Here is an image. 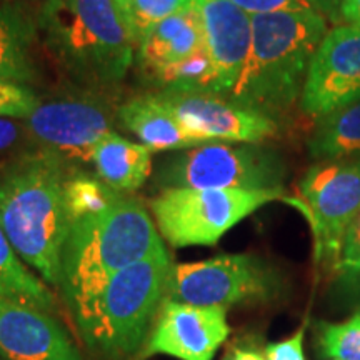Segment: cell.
Instances as JSON below:
<instances>
[{"label":"cell","instance_id":"cell-1","mask_svg":"<svg viewBox=\"0 0 360 360\" xmlns=\"http://www.w3.org/2000/svg\"><path fill=\"white\" fill-rule=\"evenodd\" d=\"M67 162L42 148L0 170V227L13 250L47 285H60L62 254L70 232Z\"/></svg>","mask_w":360,"mask_h":360},{"label":"cell","instance_id":"cell-2","mask_svg":"<svg viewBox=\"0 0 360 360\" xmlns=\"http://www.w3.org/2000/svg\"><path fill=\"white\" fill-rule=\"evenodd\" d=\"M250 17L249 56L227 98L276 120L300 102L310 62L328 32V20L315 11Z\"/></svg>","mask_w":360,"mask_h":360},{"label":"cell","instance_id":"cell-3","mask_svg":"<svg viewBox=\"0 0 360 360\" xmlns=\"http://www.w3.org/2000/svg\"><path fill=\"white\" fill-rule=\"evenodd\" d=\"M165 247L143 204L129 193L97 212L72 220L64 254L60 285L72 314L120 270L150 257Z\"/></svg>","mask_w":360,"mask_h":360},{"label":"cell","instance_id":"cell-4","mask_svg":"<svg viewBox=\"0 0 360 360\" xmlns=\"http://www.w3.org/2000/svg\"><path fill=\"white\" fill-rule=\"evenodd\" d=\"M37 22L49 51L85 85L120 84L137 53L115 0H45Z\"/></svg>","mask_w":360,"mask_h":360},{"label":"cell","instance_id":"cell-5","mask_svg":"<svg viewBox=\"0 0 360 360\" xmlns=\"http://www.w3.org/2000/svg\"><path fill=\"white\" fill-rule=\"evenodd\" d=\"M172 270L165 247L120 270L74 314L80 335L94 352L110 360L134 355L154 328Z\"/></svg>","mask_w":360,"mask_h":360},{"label":"cell","instance_id":"cell-6","mask_svg":"<svg viewBox=\"0 0 360 360\" xmlns=\"http://www.w3.org/2000/svg\"><path fill=\"white\" fill-rule=\"evenodd\" d=\"M278 199L283 188H162L148 207L157 231L172 247L215 245L245 217Z\"/></svg>","mask_w":360,"mask_h":360},{"label":"cell","instance_id":"cell-7","mask_svg":"<svg viewBox=\"0 0 360 360\" xmlns=\"http://www.w3.org/2000/svg\"><path fill=\"white\" fill-rule=\"evenodd\" d=\"M282 157L260 143L209 142L170 157L155 174L160 188H282Z\"/></svg>","mask_w":360,"mask_h":360},{"label":"cell","instance_id":"cell-8","mask_svg":"<svg viewBox=\"0 0 360 360\" xmlns=\"http://www.w3.org/2000/svg\"><path fill=\"white\" fill-rule=\"evenodd\" d=\"M307 217L315 260L335 269L349 227L360 212V159L323 160L299 184V199H287Z\"/></svg>","mask_w":360,"mask_h":360},{"label":"cell","instance_id":"cell-9","mask_svg":"<svg viewBox=\"0 0 360 360\" xmlns=\"http://www.w3.org/2000/svg\"><path fill=\"white\" fill-rule=\"evenodd\" d=\"M277 276L262 259L250 254L217 257L172 265L165 299L199 307L265 300L277 292Z\"/></svg>","mask_w":360,"mask_h":360},{"label":"cell","instance_id":"cell-10","mask_svg":"<svg viewBox=\"0 0 360 360\" xmlns=\"http://www.w3.org/2000/svg\"><path fill=\"white\" fill-rule=\"evenodd\" d=\"M35 147L69 162L92 160V152L114 125V114L102 98L67 96L39 101L24 120Z\"/></svg>","mask_w":360,"mask_h":360},{"label":"cell","instance_id":"cell-11","mask_svg":"<svg viewBox=\"0 0 360 360\" xmlns=\"http://www.w3.org/2000/svg\"><path fill=\"white\" fill-rule=\"evenodd\" d=\"M150 97L205 143H260L274 137L278 129L276 120L204 90L164 89L150 92Z\"/></svg>","mask_w":360,"mask_h":360},{"label":"cell","instance_id":"cell-12","mask_svg":"<svg viewBox=\"0 0 360 360\" xmlns=\"http://www.w3.org/2000/svg\"><path fill=\"white\" fill-rule=\"evenodd\" d=\"M360 101V27H332L314 53L300 109L326 117Z\"/></svg>","mask_w":360,"mask_h":360},{"label":"cell","instance_id":"cell-13","mask_svg":"<svg viewBox=\"0 0 360 360\" xmlns=\"http://www.w3.org/2000/svg\"><path fill=\"white\" fill-rule=\"evenodd\" d=\"M231 327L227 309L162 300L146 355L164 354L179 360H214Z\"/></svg>","mask_w":360,"mask_h":360},{"label":"cell","instance_id":"cell-14","mask_svg":"<svg viewBox=\"0 0 360 360\" xmlns=\"http://www.w3.org/2000/svg\"><path fill=\"white\" fill-rule=\"evenodd\" d=\"M212 77L207 92L227 97L244 69L252 44V17L229 0H195Z\"/></svg>","mask_w":360,"mask_h":360},{"label":"cell","instance_id":"cell-15","mask_svg":"<svg viewBox=\"0 0 360 360\" xmlns=\"http://www.w3.org/2000/svg\"><path fill=\"white\" fill-rule=\"evenodd\" d=\"M0 354L6 360H82L51 314L0 297Z\"/></svg>","mask_w":360,"mask_h":360},{"label":"cell","instance_id":"cell-16","mask_svg":"<svg viewBox=\"0 0 360 360\" xmlns=\"http://www.w3.org/2000/svg\"><path fill=\"white\" fill-rule=\"evenodd\" d=\"M195 2V0H193ZM204 49V30L195 4L159 22L137 49V62L147 74L182 62Z\"/></svg>","mask_w":360,"mask_h":360},{"label":"cell","instance_id":"cell-17","mask_svg":"<svg viewBox=\"0 0 360 360\" xmlns=\"http://www.w3.org/2000/svg\"><path fill=\"white\" fill-rule=\"evenodd\" d=\"M117 119L122 127L132 132L152 152L187 150L205 143L150 94L134 97L117 109Z\"/></svg>","mask_w":360,"mask_h":360},{"label":"cell","instance_id":"cell-18","mask_svg":"<svg viewBox=\"0 0 360 360\" xmlns=\"http://www.w3.org/2000/svg\"><path fill=\"white\" fill-rule=\"evenodd\" d=\"M39 22L13 0H0V80L30 87L39 77Z\"/></svg>","mask_w":360,"mask_h":360},{"label":"cell","instance_id":"cell-19","mask_svg":"<svg viewBox=\"0 0 360 360\" xmlns=\"http://www.w3.org/2000/svg\"><path fill=\"white\" fill-rule=\"evenodd\" d=\"M90 164L102 182L120 193L139 191L152 174V150L110 132L97 143Z\"/></svg>","mask_w":360,"mask_h":360},{"label":"cell","instance_id":"cell-20","mask_svg":"<svg viewBox=\"0 0 360 360\" xmlns=\"http://www.w3.org/2000/svg\"><path fill=\"white\" fill-rule=\"evenodd\" d=\"M309 154L315 160L360 159V101L319 119L310 135Z\"/></svg>","mask_w":360,"mask_h":360},{"label":"cell","instance_id":"cell-21","mask_svg":"<svg viewBox=\"0 0 360 360\" xmlns=\"http://www.w3.org/2000/svg\"><path fill=\"white\" fill-rule=\"evenodd\" d=\"M0 297L42 312L57 310V299L42 278L34 276L0 227Z\"/></svg>","mask_w":360,"mask_h":360},{"label":"cell","instance_id":"cell-22","mask_svg":"<svg viewBox=\"0 0 360 360\" xmlns=\"http://www.w3.org/2000/svg\"><path fill=\"white\" fill-rule=\"evenodd\" d=\"M125 25L135 44L143 42L147 34L167 17L191 7L193 0H115Z\"/></svg>","mask_w":360,"mask_h":360},{"label":"cell","instance_id":"cell-23","mask_svg":"<svg viewBox=\"0 0 360 360\" xmlns=\"http://www.w3.org/2000/svg\"><path fill=\"white\" fill-rule=\"evenodd\" d=\"M319 344L323 357L360 360V312L340 323H321Z\"/></svg>","mask_w":360,"mask_h":360},{"label":"cell","instance_id":"cell-24","mask_svg":"<svg viewBox=\"0 0 360 360\" xmlns=\"http://www.w3.org/2000/svg\"><path fill=\"white\" fill-rule=\"evenodd\" d=\"M39 103L32 87L0 80V117L25 120Z\"/></svg>","mask_w":360,"mask_h":360},{"label":"cell","instance_id":"cell-25","mask_svg":"<svg viewBox=\"0 0 360 360\" xmlns=\"http://www.w3.org/2000/svg\"><path fill=\"white\" fill-rule=\"evenodd\" d=\"M340 276L360 282V212L349 227L335 269Z\"/></svg>","mask_w":360,"mask_h":360},{"label":"cell","instance_id":"cell-26","mask_svg":"<svg viewBox=\"0 0 360 360\" xmlns=\"http://www.w3.org/2000/svg\"><path fill=\"white\" fill-rule=\"evenodd\" d=\"M233 6L249 13V15H260V13H274L285 11H315L319 12L315 0H229Z\"/></svg>","mask_w":360,"mask_h":360},{"label":"cell","instance_id":"cell-27","mask_svg":"<svg viewBox=\"0 0 360 360\" xmlns=\"http://www.w3.org/2000/svg\"><path fill=\"white\" fill-rule=\"evenodd\" d=\"M27 141H32L25 124H20L17 119L0 117V154L13 152L24 147Z\"/></svg>","mask_w":360,"mask_h":360},{"label":"cell","instance_id":"cell-28","mask_svg":"<svg viewBox=\"0 0 360 360\" xmlns=\"http://www.w3.org/2000/svg\"><path fill=\"white\" fill-rule=\"evenodd\" d=\"M267 360H305L304 355V327L289 339L269 344L264 350Z\"/></svg>","mask_w":360,"mask_h":360},{"label":"cell","instance_id":"cell-29","mask_svg":"<svg viewBox=\"0 0 360 360\" xmlns=\"http://www.w3.org/2000/svg\"><path fill=\"white\" fill-rule=\"evenodd\" d=\"M345 0H315L319 12L332 24L340 25V8L344 6Z\"/></svg>","mask_w":360,"mask_h":360},{"label":"cell","instance_id":"cell-30","mask_svg":"<svg viewBox=\"0 0 360 360\" xmlns=\"http://www.w3.org/2000/svg\"><path fill=\"white\" fill-rule=\"evenodd\" d=\"M340 24L360 27V0H345L340 8Z\"/></svg>","mask_w":360,"mask_h":360},{"label":"cell","instance_id":"cell-31","mask_svg":"<svg viewBox=\"0 0 360 360\" xmlns=\"http://www.w3.org/2000/svg\"><path fill=\"white\" fill-rule=\"evenodd\" d=\"M232 360H267L264 354H260L259 350L255 349H233L232 352Z\"/></svg>","mask_w":360,"mask_h":360},{"label":"cell","instance_id":"cell-32","mask_svg":"<svg viewBox=\"0 0 360 360\" xmlns=\"http://www.w3.org/2000/svg\"><path fill=\"white\" fill-rule=\"evenodd\" d=\"M224 360H232V355L227 354V355H225V357H224Z\"/></svg>","mask_w":360,"mask_h":360}]
</instances>
